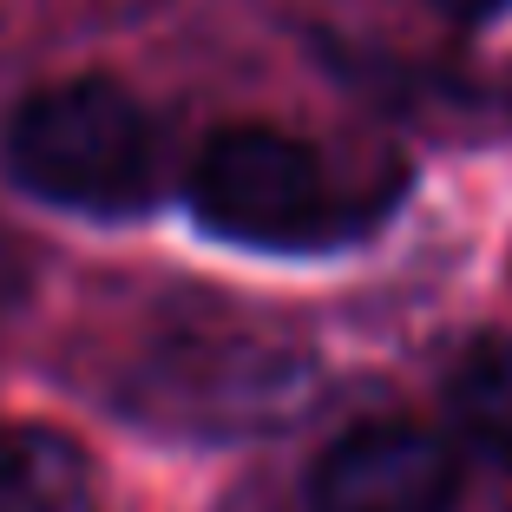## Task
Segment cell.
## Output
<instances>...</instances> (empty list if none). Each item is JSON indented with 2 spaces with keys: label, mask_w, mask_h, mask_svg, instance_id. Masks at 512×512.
<instances>
[{
  "label": "cell",
  "mask_w": 512,
  "mask_h": 512,
  "mask_svg": "<svg viewBox=\"0 0 512 512\" xmlns=\"http://www.w3.org/2000/svg\"><path fill=\"white\" fill-rule=\"evenodd\" d=\"M7 171L20 191L86 217H125L158 191V132L112 79H60L7 125Z\"/></svg>",
  "instance_id": "cell-1"
},
{
  "label": "cell",
  "mask_w": 512,
  "mask_h": 512,
  "mask_svg": "<svg viewBox=\"0 0 512 512\" xmlns=\"http://www.w3.org/2000/svg\"><path fill=\"white\" fill-rule=\"evenodd\" d=\"M342 191L316 145L270 125H224L191 165V211L204 230L243 250H335L375 211Z\"/></svg>",
  "instance_id": "cell-2"
},
{
  "label": "cell",
  "mask_w": 512,
  "mask_h": 512,
  "mask_svg": "<svg viewBox=\"0 0 512 512\" xmlns=\"http://www.w3.org/2000/svg\"><path fill=\"white\" fill-rule=\"evenodd\" d=\"M322 368L302 342L276 329H191L151 348L138 368V421L184 434H276L316 401Z\"/></svg>",
  "instance_id": "cell-3"
},
{
  "label": "cell",
  "mask_w": 512,
  "mask_h": 512,
  "mask_svg": "<svg viewBox=\"0 0 512 512\" xmlns=\"http://www.w3.org/2000/svg\"><path fill=\"white\" fill-rule=\"evenodd\" d=\"M460 453L427 427H348L309 473V512H453Z\"/></svg>",
  "instance_id": "cell-4"
},
{
  "label": "cell",
  "mask_w": 512,
  "mask_h": 512,
  "mask_svg": "<svg viewBox=\"0 0 512 512\" xmlns=\"http://www.w3.org/2000/svg\"><path fill=\"white\" fill-rule=\"evenodd\" d=\"M0 512H99L79 440L40 421L0 427Z\"/></svg>",
  "instance_id": "cell-5"
},
{
  "label": "cell",
  "mask_w": 512,
  "mask_h": 512,
  "mask_svg": "<svg viewBox=\"0 0 512 512\" xmlns=\"http://www.w3.org/2000/svg\"><path fill=\"white\" fill-rule=\"evenodd\" d=\"M447 414L473 453L512 473V342H480L447 381Z\"/></svg>",
  "instance_id": "cell-6"
},
{
  "label": "cell",
  "mask_w": 512,
  "mask_h": 512,
  "mask_svg": "<svg viewBox=\"0 0 512 512\" xmlns=\"http://www.w3.org/2000/svg\"><path fill=\"white\" fill-rule=\"evenodd\" d=\"M27 283H33V250L0 224V309H14L27 296Z\"/></svg>",
  "instance_id": "cell-7"
},
{
  "label": "cell",
  "mask_w": 512,
  "mask_h": 512,
  "mask_svg": "<svg viewBox=\"0 0 512 512\" xmlns=\"http://www.w3.org/2000/svg\"><path fill=\"white\" fill-rule=\"evenodd\" d=\"M453 14H493V7H506V0H447Z\"/></svg>",
  "instance_id": "cell-8"
}]
</instances>
